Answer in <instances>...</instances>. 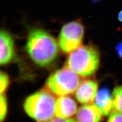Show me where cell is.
<instances>
[{
	"mask_svg": "<svg viewBox=\"0 0 122 122\" xmlns=\"http://www.w3.org/2000/svg\"><path fill=\"white\" fill-rule=\"evenodd\" d=\"M95 104L100 109L103 116H109L113 110L112 95L106 87L98 91L95 99Z\"/></svg>",
	"mask_w": 122,
	"mask_h": 122,
	"instance_id": "30bf717a",
	"label": "cell"
},
{
	"mask_svg": "<svg viewBox=\"0 0 122 122\" xmlns=\"http://www.w3.org/2000/svg\"><path fill=\"white\" fill-rule=\"evenodd\" d=\"M79 75L67 67L55 71L45 83L49 91L59 97L67 96L76 91L80 83Z\"/></svg>",
	"mask_w": 122,
	"mask_h": 122,
	"instance_id": "277c9868",
	"label": "cell"
},
{
	"mask_svg": "<svg viewBox=\"0 0 122 122\" xmlns=\"http://www.w3.org/2000/svg\"><path fill=\"white\" fill-rule=\"evenodd\" d=\"M107 122H122V112H112L109 114Z\"/></svg>",
	"mask_w": 122,
	"mask_h": 122,
	"instance_id": "5bb4252c",
	"label": "cell"
},
{
	"mask_svg": "<svg viewBox=\"0 0 122 122\" xmlns=\"http://www.w3.org/2000/svg\"><path fill=\"white\" fill-rule=\"evenodd\" d=\"M116 51L117 56L122 59V41L118 43L116 47Z\"/></svg>",
	"mask_w": 122,
	"mask_h": 122,
	"instance_id": "2e32d148",
	"label": "cell"
},
{
	"mask_svg": "<svg viewBox=\"0 0 122 122\" xmlns=\"http://www.w3.org/2000/svg\"><path fill=\"white\" fill-rule=\"evenodd\" d=\"M77 112V104L69 96L60 97L56 101L55 116L62 118H70Z\"/></svg>",
	"mask_w": 122,
	"mask_h": 122,
	"instance_id": "ba28073f",
	"label": "cell"
},
{
	"mask_svg": "<svg viewBox=\"0 0 122 122\" xmlns=\"http://www.w3.org/2000/svg\"><path fill=\"white\" fill-rule=\"evenodd\" d=\"M85 34L83 25L78 21H72L65 25L59 34L58 43L61 51L70 53L81 46Z\"/></svg>",
	"mask_w": 122,
	"mask_h": 122,
	"instance_id": "5b68a950",
	"label": "cell"
},
{
	"mask_svg": "<svg viewBox=\"0 0 122 122\" xmlns=\"http://www.w3.org/2000/svg\"><path fill=\"white\" fill-rule=\"evenodd\" d=\"M98 83L92 79L84 80L79 83L75 91L77 100L83 104H91L95 101L98 93Z\"/></svg>",
	"mask_w": 122,
	"mask_h": 122,
	"instance_id": "8992f818",
	"label": "cell"
},
{
	"mask_svg": "<svg viewBox=\"0 0 122 122\" xmlns=\"http://www.w3.org/2000/svg\"><path fill=\"white\" fill-rule=\"evenodd\" d=\"M103 114L96 104H85L76 112L77 122H101Z\"/></svg>",
	"mask_w": 122,
	"mask_h": 122,
	"instance_id": "9c48e42d",
	"label": "cell"
},
{
	"mask_svg": "<svg viewBox=\"0 0 122 122\" xmlns=\"http://www.w3.org/2000/svg\"><path fill=\"white\" fill-rule=\"evenodd\" d=\"M118 20L122 23V9L118 14Z\"/></svg>",
	"mask_w": 122,
	"mask_h": 122,
	"instance_id": "e0dca14e",
	"label": "cell"
},
{
	"mask_svg": "<svg viewBox=\"0 0 122 122\" xmlns=\"http://www.w3.org/2000/svg\"><path fill=\"white\" fill-rule=\"evenodd\" d=\"M56 100L51 92L41 90L32 94L24 102L28 115L37 122H49L55 115Z\"/></svg>",
	"mask_w": 122,
	"mask_h": 122,
	"instance_id": "3957f363",
	"label": "cell"
},
{
	"mask_svg": "<svg viewBox=\"0 0 122 122\" xmlns=\"http://www.w3.org/2000/svg\"><path fill=\"white\" fill-rule=\"evenodd\" d=\"M10 83L9 76L4 72H1L0 73V92L1 94H4L7 90Z\"/></svg>",
	"mask_w": 122,
	"mask_h": 122,
	"instance_id": "4fadbf2b",
	"label": "cell"
},
{
	"mask_svg": "<svg viewBox=\"0 0 122 122\" xmlns=\"http://www.w3.org/2000/svg\"><path fill=\"white\" fill-rule=\"evenodd\" d=\"M100 62V53L96 47L81 45L69 53L66 67L79 76L89 77L97 71Z\"/></svg>",
	"mask_w": 122,
	"mask_h": 122,
	"instance_id": "7a4b0ae2",
	"label": "cell"
},
{
	"mask_svg": "<svg viewBox=\"0 0 122 122\" xmlns=\"http://www.w3.org/2000/svg\"><path fill=\"white\" fill-rule=\"evenodd\" d=\"M0 64L5 65L9 63L15 54L14 42L11 34L2 29L0 33Z\"/></svg>",
	"mask_w": 122,
	"mask_h": 122,
	"instance_id": "52a82bcc",
	"label": "cell"
},
{
	"mask_svg": "<svg viewBox=\"0 0 122 122\" xmlns=\"http://www.w3.org/2000/svg\"><path fill=\"white\" fill-rule=\"evenodd\" d=\"M8 111V103L5 95L1 94L0 97V122H3L6 119Z\"/></svg>",
	"mask_w": 122,
	"mask_h": 122,
	"instance_id": "7c38bea8",
	"label": "cell"
},
{
	"mask_svg": "<svg viewBox=\"0 0 122 122\" xmlns=\"http://www.w3.org/2000/svg\"><path fill=\"white\" fill-rule=\"evenodd\" d=\"M92 1H93L94 2H97V1H99V0H92Z\"/></svg>",
	"mask_w": 122,
	"mask_h": 122,
	"instance_id": "ac0fdd59",
	"label": "cell"
},
{
	"mask_svg": "<svg viewBox=\"0 0 122 122\" xmlns=\"http://www.w3.org/2000/svg\"><path fill=\"white\" fill-rule=\"evenodd\" d=\"M59 46L50 34L43 29L34 28L29 31L25 49L37 65L45 67L50 66L56 59Z\"/></svg>",
	"mask_w": 122,
	"mask_h": 122,
	"instance_id": "6da1fadb",
	"label": "cell"
},
{
	"mask_svg": "<svg viewBox=\"0 0 122 122\" xmlns=\"http://www.w3.org/2000/svg\"><path fill=\"white\" fill-rule=\"evenodd\" d=\"M114 111L122 112V85L114 89L112 93Z\"/></svg>",
	"mask_w": 122,
	"mask_h": 122,
	"instance_id": "8fae6325",
	"label": "cell"
},
{
	"mask_svg": "<svg viewBox=\"0 0 122 122\" xmlns=\"http://www.w3.org/2000/svg\"><path fill=\"white\" fill-rule=\"evenodd\" d=\"M49 122H77L74 119L71 118H62L59 117H56Z\"/></svg>",
	"mask_w": 122,
	"mask_h": 122,
	"instance_id": "9a60e30c",
	"label": "cell"
}]
</instances>
